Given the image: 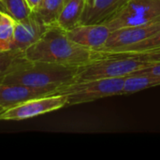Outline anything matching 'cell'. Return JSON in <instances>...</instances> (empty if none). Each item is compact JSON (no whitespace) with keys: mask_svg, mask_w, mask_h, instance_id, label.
<instances>
[{"mask_svg":"<svg viewBox=\"0 0 160 160\" xmlns=\"http://www.w3.org/2000/svg\"><path fill=\"white\" fill-rule=\"evenodd\" d=\"M103 56V52L73 41L67 31L57 24L50 25L41 38L23 52V57L27 60L73 67L87 65Z\"/></svg>","mask_w":160,"mask_h":160,"instance_id":"obj_1","label":"cell"},{"mask_svg":"<svg viewBox=\"0 0 160 160\" xmlns=\"http://www.w3.org/2000/svg\"><path fill=\"white\" fill-rule=\"evenodd\" d=\"M78 69L79 67L27 60L22 56L0 77V83L45 88L53 95L59 88L73 81Z\"/></svg>","mask_w":160,"mask_h":160,"instance_id":"obj_2","label":"cell"},{"mask_svg":"<svg viewBox=\"0 0 160 160\" xmlns=\"http://www.w3.org/2000/svg\"><path fill=\"white\" fill-rule=\"evenodd\" d=\"M104 56L87 65L79 67L71 82L95 79L126 77L152 64L130 52H103Z\"/></svg>","mask_w":160,"mask_h":160,"instance_id":"obj_3","label":"cell"},{"mask_svg":"<svg viewBox=\"0 0 160 160\" xmlns=\"http://www.w3.org/2000/svg\"><path fill=\"white\" fill-rule=\"evenodd\" d=\"M124 82L125 77L70 82L59 88L55 94L68 96V106H72L122 95Z\"/></svg>","mask_w":160,"mask_h":160,"instance_id":"obj_4","label":"cell"},{"mask_svg":"<svg viewBox=\"0 0 160 160\" xmlns=\"http://www.w3.org/2000/svg\"><path fill=\"white\" fill-rule=\"evenodd\" d=\"M160 22V0H128L105 24L112 30Z\"/></svg>","mask_w":160,"mask_h":160,"instance_id":"obj_5","label":"cell"},{"mask_svg":"<svg viewBox=\"0 0 160 160\" xmlns=\"http://www.w3.org/2000/svg\"><path fill=\"white\" fill-rule=\"evenodd\" d=\"M68 106V96L53 94L30 98L0 113L1 121H22Z\"/></svg>","mask_w":160,"mask_h":160,"instance_id":"obj_6","label":"cell"},{"mask_svg":"<svg viewBox=\"0 0 160 160\" xmlns=\"http://www.w3.org/2000/svg\"><path fill=\"white\" fill-rule=\"evenodd\" d=\"M160 30V22L122 27L112 31L104 46L99 50L101 52H117L129 46L139 43L151 37Z\"/></svg>","mask_w":160,"mask_h":160,"instance_id":"obj_7","label":"cell"},{"mask_svg":"<svg viewBox=\"0 0 160 160\" xmlns=\"http://www.w3.org/2000/svg\"><path fill=\"white\" fill-rule=\"evenodd\" d=\"M49 26L35 12L27 18L16 21L12 50L24 52L41 38Z\"/></svg>","mask_w":160,"mask_h":160,"instance_id":"obj_8","label":"cell"},{"mask_svg":"<svg viewBox=\"0 0 160 160\" xmlns=\"http://www.w3.org/2000/svg\"><path fill=\"white\" fill-rule=\"evenodd\" d=\"M111 33L112 30L105 23L79 24L67 31L73 41L96 51H99L104 46Z\"/></svg>","mask_w":160,"mask_h":160,"instance_id":"obj_9","label":"cell"},{"mask_svg":"<svg viewBox=\"0 0 160 160\" xmlns=\"http://www.w3.org/2000/svg\"><path fill=\"white\" fill-rule=\"evenodd\" d=\"M52 95L45 88H34L17 83H0V107L5 111L30 98Z\"/></svg>","mask_w":160,"mask_h":160,"instance_id":"obj_10","label":"cell"},{"mask_svg":"<svg viewBox=\"0 0 160 160\" xmlns=\"http://www.w3.org/2000/svg\"><path fill=\"white\" fill-rule=\"evenodd\" d=\"M128 0H93L85 8L80 24L105 23L117 13Z\"/></svg>","mask_w":160,"mask_h":160,"instance_id":"obj_11","label":"cell"},{"mask_svg":"<svg viewBox=\"0 0 160 160\" xmlns=\"http://www.w3.org/2000/svg\"><path fill=\"white\" fill-rule=\"evenodd\" d=\"M87 0H65L56 24L68 31L81 23Z\"/></svg>","mask_w":160,"mask_h":160,"instance_id":"obj_12","label":"cell"},{"mask_svg":"<svg viewBox=\"0 0 160 160\" xmlns=\"http://www.w3.org/2000/svg\"><path fill=\"white\" fill-rule=\"evenodd\" d=\"M158 85H160V76L131 73L125 77L122 95L134 94Z\"/></svg>","mask_w":160,"mask_h":160,"instance_id":"obj_13","label":"cell"},{"mask_svg":"<svg viewBox=\"0 0 160 160\" xmlns=\"http://www.w3.org/2000/svg\"><path fill=\"white\" fill-rule=\"evenodd\" d=\"M65 0H42L40 7L34 11L47 25L56 24Z\"/></svg>","mask_w":160,"mask_h":160,"instance_id":"obj_14","label":"cell"},{"mask_svg":"<svg viewBox=\"0 0 160 160\" xmlns=\"http://www.w3.org/2000/svg\"><path fill=\"white\" fill-rule=\"evenodd\" d=\"M16 20L5 12L0 22V52L12 50Z\"/></svg>","mask_w":160,"mask_h":160,"instance_id":"obj_15","label":"cell"},{"mask_svg":"<svg viewBox=\"0 0 160 160\" xmlns=\"http://www.w3.org/2000/svg\"><path fill=\"white\" fill-rule=\"evenodd\" d=\"M0 6L6 13L16 21L27 18L33 12L27 0H1Z\"/></svg>","mask_w":160,"mask_h":160,"instance_id":"obj_16","label":"cell"},{"mask_svg":"<svg viewBox=\"0 0 160 160\" xmlns=\"http://www.w3.org/2000/svg\"><path fill=\"white\" fill-rule=\"evenodd\" d=\"M160 47V30L155 33L151 37L147 38L146 39L136 43L132 46H129L120 52H140L144 51H149L153 49H157Z\"/></svg>","mask_w":160,"mask_h":160,"instance_id":"obj_17","label":"cell"},{"mask_svg":"<svg viewBox=\"0 0 160 160\" xmlns=\"http://www.w3.org/2000/svg\"><path fill=\"white\" fill-rule=\"evenodd\" d=\"M23 56V52L18 50H10L0 52V77L20 58Z\"/></svg>","mask_w":160,"mask_h":160,"instance_id":"obj_18","label":"cell"},{"mask_svg":"<svg viewBox=\"0 0 160 160\" xmlns=\"http://www.w3.org/2000/svg\"><path fill=\"white\" fill-rule=\"evenodd\" d=\"M135 55L140 56L141 58L148 61V62H160V47L157 49L149 50V51H144V52H130Z\"/></svg>","mask_w":160,"mask_h":160,"instance_id":"obj_19","label":"cell"},{"mask_svg":"<svg viewBox=\"0 0 160 160\" xmlns=\"http://www.w3.org/2000/svg\"><path fill=\"white\" fill-rule=\"evenodd\" d=\"M135 74H147V75H155V76H160V62H155L152 63L147 68H142L138 71L133 72Z\"/></svg>","mask_w":160,"mask_h":160,"instance_id":"obj_20","label":"cell"},{"mask_svg":"<svg viewBox=\"0 0 160 160\" xmlns=\"http://www.w3.org/2000/svg\"><path fill=\"white\" fill-rule=\"evenodd\" d=\"M27 2H28V5L31 8L32 11L34 12L40 7L42 0H27Z\"/></svg>","mask_w":160,"mask_h":160,"instance_id":"obj_21","label":"cell"},{"mask_svg":"<svg viewBox=\"0 0 160 160\" xmlns=\"http://www.w3.org/2000/svg\"><path fill=\"white\" fill-rule=\"evenodd\" d=\"M4 14H5V11L0 10V22H1V21H2V19H3V17H4Z\"/></svg>","mask_w":160,"mask_h":160,"instance_id":"obj_22","label":"cell"},{"mask_svg":"<svg viewBox=\"0 0 160 160\" xmlns=\"http://www.w3.org/2000/svg\"><path fill=\"white\" fill-rule=\"evenodd\" d=\"M92 1H93V0H87V4H86V7H87L88 5H90V4L92 3Z\"/></svg>","mask_w":160,"mask_h":160,"instance_id":"obj_23","label":"cell"},{"mask_svg":"<svg viewBox=\"0 0 160 160\" xmlns=\"http://www.w3.org/2000/svg\"><path fill=\"white\" fill-rule=\"evenodd\" d=\"M4 112V110H3V109H2V108H1V107H0V113H1V112Z\"/></svg>","mask_w":160,"mask_h":160,"instance_id":"obj_24","label":"cell"},{"mask_svg":"<svg viewBox=\"0 0 160 160\" xmlns=\"http://www.w3.org/2000/svg\"><path fill=\"white\" fill-rule=\"evenodd\" d=\"M0 1H1V0H0Z\"/></svg>","mask_w":160,"mask_h":160,"instance_id":"obj_25","label":"cell"}]
</instances>
